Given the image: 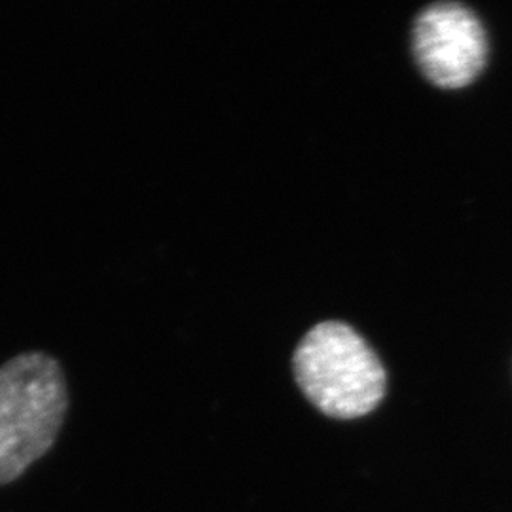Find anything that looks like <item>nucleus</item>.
<instances>
[{"mask_svg":"<svg viewBox=\"0 0 512 512\" xmlns=\"http://www.w3.org/2000/svg\"><path fill=\"white\" fill-rule=\"evenodd\" d=\"M412 50L421 73L433 84L463 88L484 69L488 40L471 8L461 2H435L414 21Z\"/></svg>","mask_w":512,"mask_h":512,"instance_id":"7ed1b4c3","label":"nucleus"},{"mask_svg":"<svg viewBox=\"0 0 512 512\" xmlns=\"http://www.w3.org/2000/svg\"><path fill=\"white\" fill-rule=\"evenodd\" d=\"M67 408L65 374L50 355L21 353L0 366V486L54 446Z\"/></svg>","mask_w":512,"mask_h":512,"instance_id":"f257e3e1","label":"nucleus"},{"mask_svg":"<svg viewBox=\"0 0 512 512\" xmlns=\"http://www.w3.org/2000/svg\"><path fill=\"white\" fill-rule=\"evenodd\" d=\"M293 370L306 399L334 420L366 416L384 399L382 361L357 330L340 321L306 332L294 351Z\"/></svg>","mask_w":512,"mask_h":512,"instance_id":"f03ea898","label":"nucleus"}]
</instances>
